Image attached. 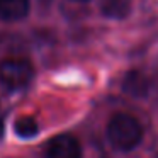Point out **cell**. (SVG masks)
Instances as JSON below:
<instances>
[{"label": "cell", "mask_w": 158, "mask_h": 158, "mask_svg": "<svg viewBox=\"0 0 158 158\" xmlns=\"http://www.w3.org/2000/svg\"><path fill=\"white\" fill-rule=\"evenodd\" d=\"M107 138L110 144L117 150L129 151L136 148L143 139V127L129 114H114L107 123Z\"/></svg>", "instance_id": "1"}, {"label": "cell", "mask_w": 158, "mask_h": 158, "mask_svg": "<svg viewBox=\"0 0 158 158\" xmlns=\"http://www.w3.org/2000/svg\"><path fill=\"white\" fill-rule=\"evenodd\" d=\"M34 77V66L26 58H7L0 61V82L12 90L26 87Z\"/></svg>", "instance_id": "2"}, {"label": "cell", "mask_w": 158, "mask_h": 158, "mask_svg": "<svg viewBox=\"0 0 158 158\" xmlns=\"http://www.w3.org/2000/svg\"><path fill=\"white\" fill-rule=\"evenodd\" d=\"M46 158H82V148L73 136L60 134L49 141Z\"/></svg>", "instance_id": "3"}, {"label": "cell", "mask_w": 158, "mask_h": 158, "mask_svg": "<svg viewBox=\"0 0 158 158\" xmlns=\"http://www.w3.org/2000/svg\"><path fill=\"white\" fill-rule=\"evenodd\" d=\"M29 0H0V19L2 21H21L29 14Z\"/></svg>", "instance_id": "4"}, {"label": "cell", "mask_w": 158, "mask_h": 158, "mask_svg": "<svg viewBox=\"0 0 158 158\" xmlns=\"http://www.w3.org/2000/svg\"><path fill=\"white\" fill-rule=\"evenodd\" d=\"M100 10L109 19H124L131 12V0H100Z\"/></svg>", "instance_id": "5"}, {"label": "cell", "mask_w": 158, "mask_h": 158, "mask_svg": "<svg viewBox=\"0 0 158 158\" xmlns=\"http://www.w3.org/2000/svg\"><path fill=\"white\" fill-rule=\"evenodd\" d=\"M124 90L131 95H136V97H143L146 95L148 92V82L144 78L143 73L139 72H129L124 78V83H123Z\"/></svg>", "instance_id": "6"}, {"label": "cell", "mask_w": 158, "mask_h": 158, "mask_svg": "<svg viewBox=\"0 0 158 158\" xmlns=\"http://www.w3.org/2000/svg\"><path fill=\"white\" fill-rule=\"evenodd\" d=\"M14 131L19 138H24V139H29V138L36 136L39 131V126L32 117L29 116H22L19 119H15L14 123Z\"/></svg>", "instance_id": "7"}, {"label": "cell", "mask_w": 158, "mask_h": 158, "mask_svg": "<svg viewBox=\"0 0 158 158\" xmlns=\"http://www.w3.org/2000/svg\"><path fill=\"white\" fill-rule=\"evenodd\" d=\"M0 134H2V123H0Z\"/></svg>", "instance_id": "8"}, {"label": "cell", "mask_w": 158, "mask_h": 158, "mask_svg": "<svg viewBox=\"0 0 158 158\" xmlns=\"http://www.w3.org/2000/svg\"><path fill=\"white\" fill-rule=\"evenodd\" d=\"M78 2H85V0H78Z\"/></svg>", "instance_id": "9"}, {"label": "cell", "mask_w": 158, "mask_h": 158, "mask_svg": "<svg viewBox=\"0 0 158 158\" xmlns=\"http://www.w3.org/2000/svg\"><path fill=\"white\" fill-rule=\"evenodd\" d=\"M156 158H158V153H156Z\"/></svg>", "instance_id": "10"}]
</instances>
